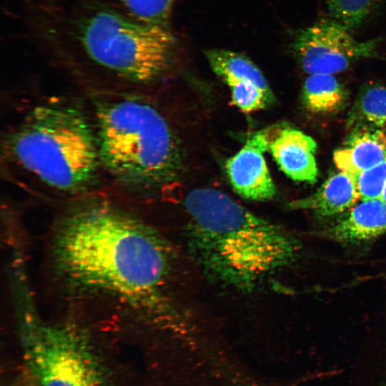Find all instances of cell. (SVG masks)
<instances>
[{
	"label": "cell",
	"instance_id": "1",
	"mask_svg": "<svg viewBox=\"0 0 386 386\" xmlns=\"http://www.w3.org/2000/svg\"><path fill=\"white\" fill-rule=\"evenodd\" d=\"M54 246L58 266L74 284L119 297L154 327L177 335L193 329L192 315L173 290V247L149 224L93 202L64 217Z\"/></svg>",
	"mask_w": 386,
	"mask_h": 386
},
{
	"label": "cell",
	"instance_id": "2",
	"mask_svg": "<svg viewBox=\"0 0 386 386\" xmlns=\"http://www.w3.org/2000/svg\"><path fill=\"white\" fill-rule=\"evenodd\" d=\"M184 207L190 253L207 275L224 285L250 292L297 257L300 244L293 236L219 190L192 189Z\"/></svg>",
	"mask_w": 386,
	"mask_h": 386
},
{
	"label": "cell",
	"instance_id": "3",
	"mask_svg": "<svg viewBox=\"0 0 386 386\" xmlns=\"http://www.w3.org/2000/svg\"><path fill=\"white\" fill-rule=\"evenodd\" d=\"M2 157L25 183L61 195L87 192L102 171L92 118L56 98L29 106L8 127Z\"/></svg>",
	"mask_w": 386,
	"mask_h": 386
},
{
	"label": "cell",
	"instance_id": "4",
	"mask_svg": "<svg viewBox=\"0 0 386 386\" xmlns=\"http://www.w3.org/2000/svg\"><path fill=\"white\" fill-rule=\"evenodd\" d=\"M91 118L102 171L119 186L152 191L177 177L179 141L149 99L132 90L104 91L94 96Z\"/></svg>",
	"mask_w": 386,
	"mask_h": 386
},
{
	"label": "cell",
	"instance_id": "5",
	"mask_svg": "<svg viewBox=\"0 0 386 386\" xmlns=\"http://www.w3.org/2000/svg\"><path fill=\"white\" fill-rule=\"evenodd\" d=\"M74 29L90 61L131 89L159 79L170 67L174 39L168 27L96 9L74 20Z\"/></svg>",
	"mask_w": 386,
	"mask_h": 386
},
{
	"label": "cell",
	"instance_id": "6",
	"mask_svg": "<svg viewBox=\"0 0 386 386\" xmlns=\"http://www.w3.org/2000/svg\"><path fill=\"white\" fill-rule=\"evenodd\" d=\"M22 337L24 386H105L96 355L74 329L29 318Z\"/></svg>",
	"mask_w": 386,
	"mask_h": 386
},
{
	"label": "cell",
	"instance_id": "7",
	"mask_svg": "<svg viewBox=\"0 0 386 386\" xmlns=\"http://www.w3.org/2000/svg\"><path fill=\"white\" fill-rule=\"evenodd\" d=\"M382 40L359 41L345 26L329 17L297 31L290 48L305 73L334 74L363 59L379 57Z\"/></svg>",
	"mask_w": 386,
	"mask_h": 386
},
{
	"label": "cell",
	"instance_id": "8",
	"mask_svg": "<svg viewBox=\"0 0 386 386\" xmlns=\"http://www.w3.org/2000/svg\"><path fill=\"white\" fill-rule=\"evenodd\" d=\"M206 56L214 72L229 86L232 103L242 112L252 113L274 103L266 78L249 59L220 49L208 50Z\"/></svg>",
	"mask_w": 386,
	"mask_h": 386
},
{
	"label": "cell",
	"instance_id": "9",
	"mask_svg": "<svg viewBox=\"0 0 386 386\" xmlns=\"http://www.w3.org/2000/svg\"><path fill=\"white\" fill-rule=\"evenodd\" d=\"M270 127L258 131L225 164V170L234 191L253 201L271 199L275 185L267 168L264 154L268 151Z\"/></svg>",
	"mask_w": 386,
	"mask_h": 386
},
{
	"label": "cell",
	"instance_id": "10",
	"mask_svg": "<svg viewBox=\"0 0 386 386\" xmlns=\"http://www.w3.org/2000/svg\"><path fill=\"white\" fill-rule=\"evenodd\" d=\"M315 141L300 130L287 125L270 127L268 151L288 177L311 184L317 181Z\"/></svg>",
	"mask_w": 386,
	"mask_h": 386
},
{
	"label": "cell",
	"instance_id": "11",
	"mask_svg": "<svg viewBox=\"0 0 386 386\" xmlns=\"http://www.w3.org/2000/svg\"><path fill=\"white\" fill-rule=\"evenodd\" d=\"M386 157V135L383 130L357 127L343 146L334 152L337 167L352 177L374 167Z\"/></svg>",
	"mask_w": 386,
	"mask_h": 386
},
{
	"label": "cell",
	"instance_id": "12",
	"mask_svg": "<svg viewBox=\"0 0 386 386\" xmlns=\"http://www.w3.org/2000/svg\"><path fill=\"white\" fill-rule=\"evenodd\" d=\"M386 232V202L381 199H362L347 216L326 230L329 238L342 243H356Z\"/></svg>",
	"mask_w": 386,
	"mask_h": 386
},
{
	"label": "cell",
	"instance_id": "13",
	"mask_svg": "<svg viewBox=\"0 0 386 386\" xmlns=\"http://www.w3.org/2000/svg\"><path fill=\"white\" fill-rule=\"evenodd\" d=\"M360 199L354 178L344 172L334 174L313 194L291 202L295 209H310L323 217L347 210Z\"/></svg>",
	"mask_w": 386,
	"mask_h": 386
},
{
	"label": "cell",
	"instance_id": "14",
	"mask_svg": "<svg viewBox=\"0 0 386 386\" xmlns=\"http://www.w3.org/2000/svg\"><path fill=\"white\" fill-rule=\"evenodd\" d=\"M348 98L347 89L333 74H310L302 86L303 106L314 114L338 113L346 107Z\"/></svg>",
	"mask_w": 386,
	"mask_h": 386
},
{
	"label": "cell",
	"instance_id": "15",
	"mask_svg": "<svg viewBox=\"0 0 386 386\" xmlns=\"http://www.w3.org/2000/svg\"><path fill=\"white\" fill-rule=\"evenodd\" d=\"M347 126L386 129V85L369 83L363 86L349 112Z\"/></svg>",
	"mask_w": 386,
	"mask_h": 386
},
{
	"label": "cell",
	"instance_id": "16",
	"mask_svg": "<svg viewBox=\"0 0 386 386\" xmlns=\"http://www.w3.org/2000/svg\"><path fill=\"white\" fill-rule=\"evenodd\" d=\"M386 0H327L330 17L350 31L363 24Z\"/></svg>",
	"mask_w": 386,
	"mask_h": 386
},
{
	"label": "cell",
	"instance_id": "17",
	"mask_svg": "<svg viewBox=\"0 0 386 386\" xmlns=\"http://www.w3.org/2000/svg\"><path fill=\"white\" fill-rule=\"evenodd\" d=\"M134 19L167 27L175 0H119Z\"/></svg>",
	"mask_w": 386,
	"mask_h": 386
},
{
	"label": "cell",
	"instance_id": "18",
	"mask_svg": "<svg viewBox=\"0 0 386 386\" xmlns=\"http://www.w3.org/2000/svg\"><path fill=\"white\" fill-rule=\"evenodd\" d=\"M353 178L361 200L380 199L386 184V157Z\"/></svg>",
	"mask_w": 386,
	"mask_h": 386
},
{
	"label": "cell",
	"instance_id": "19",
	"mask_svg": "<svg viewBox=\"0 0 386 386\" xmlns=\"http://www.w3.org/2000/svg\"><path fill=\"white\" fill-rule=\"evenodd\" d=\"M380 199L385 202H386V184H385V189L383 190V192L382 194Z\"/></svg>",
	"mask_w": 386,
	"mask_h": 386
}]
</instances>
